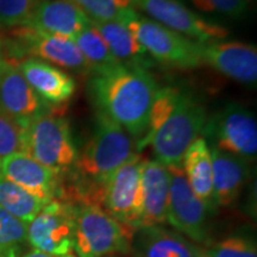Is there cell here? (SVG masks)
Masks as SVG:
<instances>
[{
    "instance_id": "1",
    "label": "cell",
    "mask_w": 257,
    "mask_h": 257,
    "mask_svg": "<svg viewBox=\"0 0 257 257\" xmlns=\"http://www.w3.org/2000/svg\"><path fill=\"white\" fill-rule=\"evenodd\" d=\"M89 94L98 111L119 124L138 143L146 136L159 83L143 67H114L93 75Z\"/></svg>"
},
{
    "instance_id": "2",
    "label": "cell",
    "mask_w": 257,
    "mask_h": 257,
    "mask_svg": "<svg viewBox=\"0 0 257 257\" xmlns=\"http://www.w3.org/2000/svg\"><path fill=\"white\" fill-rule=\"evenodd\" d=\"M134 138L105 113L96 112L88 142L70 168L73 182L67 194L80 204L98 205L107 179L134 155Z\"/></svg>"
},
{
    "instance_id": "3",
    "label": "cell",
    "mask_w": 257,
    "mask_h": 257,
    "mask_svg": "<svg viewBox=\"0 0 257 257\" xmlns=\"http://www.w3.org/2000/svg\"><path fill=\"white\" fill-rule=\"evenodd\" d=\"M117 21L131 31L148 55L157 62L180 69L198 68L202 64L198 42L170 30L134 8L125 10Z\"/></svg>"
},
{
    "instance_id": "4",
    "label": "cell",
    "mask_w": 257,
    "mask_h": 257,
    "mask_svg": "<svg viewBox=\"0 0 257 257\" xmlns=\"http://www.w3.org/2000/svg\"><path fill=\"white\" fill-rule=\"evenodd\" d=\"M207 117L205 105L182 89L174 110L149 144L155 160L166 167L182 165L189 146L202 135Z\"/></svg>"
},
{
    "instance_id": "5",
    "label": "cell",
    "mask_w": 257,
    "mask_h": 257,
    "mask_svg": "<svg viewBox=\"0 0 257 257\" xmlns=\"http://www.w3.org/2000/svg\"><path fill=\"white\" fill-rule=\"evenodd\" d=\"M134 229L111 217L98 205L76 206L75 257H108L127 253Z\"/></svg>"
},
{
    "instance_id": "6",
    "label": "cell",
    "mask_w": 257,
    "mask_h": 257,
    "mask_svg": "<svg viewBox=\"0 0 257 257\" xmlns=\"http://www.w3.org/2000/svg\"><path fill=\"white\" fill-rule=\"evenodd\" d=\"M24 153L61 175L68 172L79 155L68 119L55 113L29 124L24 133Z\"/></svg>"
},
{
    "instance_id": "7",
    "label": "cell",
    "mask_w": 257,
    "mask_h": 257,
    "mask_svg": "<svg viewBox=\"0 0 257 257\" xmlns=\"http://www.w3.org/2000/svg\"><path fill=\"white\" fill-rule=\"evenodd\" d=\"M144 161L141 153H135L124 162L105 182L99 202L111 217L134 230L142 223Z\"/></svg>"
},
{
    "instance_id": "8",
    "label": "cell",
    "mask_w": 257,
    "mask_h": 257,
    "mask_svg": "<svg viewBox=\"0 0 257 257\" xmlns=\"http://www.w3.org/2000/svg\"><path fill=\"white\" fill-rule=\"evenodd\" d=\"M202 136L210 148L253 160L257 154L255 113L238 102H229L207 117Z\"/></svg>"
},
{
    "instance_id": "9",
    "label": "cell",
    "mask_w": 257,
    "mask_h": 257,
    "mask_svg": "<svg viewBox=\"0 0 257 257\" xmlns=\"http://www.w3.org/2000/svg\"><path fill=\"white\" fill-rule=\"evenodd\" d=\"M12 57H34L78 74H91L85 57L72 38L27 27L15 28L8 44Z\"/></svg>"
},
{
    "instance_id": "10",
    "label": "cell",
    "mask_w": 257,
    "mask_h": 257,
    "mask_svg": "<svg viewBox=\"0 0 257 257\" xmlns=\"http://www.w3.org/2000/svg\"><path fill=\"white\" fill-rule=\"evenodd\" d=\"M136 11L198 43L225 40L227 29L193 11L181 0H131Z\"/></svg>"
},
{
    "instance_id": "11",
    "label": "cell",
    "mask_w": 257,
    "mask_h": 257,
    "mask_svg": "<svg viewBox=\"0 0 257 257\" xmlns=\"http://www.w3.org/2000/svg\"><path fill=\"white\" fill-rule=\"evenodd\" d=\"M76 206L51 200L28 224V242L38 251L70 255L75 243Z\"/></svg>"
},
{
    "instance_id": "12",
    "label": "cell",
    "mask_w": 257,
    "mask_h": 257,
    "mask_svg": "<svg viewBox=\"0 0 257 257\" xmlns=\"http://www.w3.org/2000/svg\"><path fill=\"white\" fill-rule=\"evenodd\" d=\"M59 108L44 101L32 89L17 64L0 57V113L27 128L37 118L55 114Z\"/></svg>"
},
{
    "instance_id": "13",
    "label": "cell",
    "mask_w": 257,
    "mask_h": 257,
    "mask_svg": "<svg viewBox=\"0 0 257 257\" xmlns=\"http://www.w3.org/2000/svg\"><path fill=\"white\" fill-rule=\"evenodd\" d=\"M170 174V191L167 221L174 229L195 242L207 239V211L210 208L189 186L182 165L167 167Z\"/></svg>"
},
{
    "instance_id": "14",
    "label": "cell",
    "mask_w": 257,
    "mask_h": 257,
    "mask_svg": "<svg viewBox=\"0 0 257 257\" xmlns=\"http://www.w3.org/2000/svg\"><path fill=\"white\" fill-rule=\"evenodd\" d=\"M201 62L221 75L248 86H256L257 50L255 46L236 41L199 43Z\"/></svg>"
},
{
    "instance_id": "15",
    "label": "cell",
    "mask_w": 257,
    "mask_h": 257,
    "mask_svg": "<svg viewBox=\"0 0 257 257\" xmlns=\"http://www.w3.org/2000/svg\"><path fill=\"white\" fill-rule=\"evenodd\" d=\"M0 174L47 202L55 200L60 192L61 174L25 153L12 154L0 161Z\"/></svg>"
},
{
    "instance_id": "16",
    "label": "cell",
    "mask_w": 257,
    "mask_h": 257,
    "mask_svg": "<svg viewBox=\"0 0 257 257\" xmlns=\"http://www.w3.org/2000/svg\"><path fill=\"white\" fill-rule=\"evenodd\" d=\"M29 85L48 104L61 107L69 101L76 91L72 75L44 61L27 57L17 64Z\"/></svg>"
},
{
    "instance_id": "17",
    "label": "cell",
    "mask_w": 257,
    "mask_h": 257,
    "mask_svg": "<svg viewBox=\"0 0 257 257\" xmlns=\"http://www.w3.org/2000/svg\"><path fill=\"white\" fill-rule=\"evenodd\" d=\"M92 21L69 0H42L23 27L73 38Z\"/></svg>"
},
{
    "instance_id": "18",
    "label": "cell",
    "mask_w": 257,
    "mask_h": 257,
    "mask_svg": "<svg viewBox=\"0 0 257 257\" xmlns=\"http://www.w3.org/2000/svg\"><path fill=\"white\" fill-rule=\"evenodd\" d=\"M143 214L141 229L161 226L167 223L170 174L166 166L156 160H146L142 173Z\"/></svg>"
},
{
    "instance_id": "19",
    "label": "cell",
    "mask_w": 257,
    "mask_h": 257,
    "mask_svg": "<svg viewBox=\"0 0 257 257\" xmlns=\"http://www.w3.org/2000/svg\"><path fill=\"white\" fill-rule=\"evenodd\" d=\"M213 169L214 205L229 206L237 200L249 178L248 161L233 154L210 148Z\"/></svg>"
},
{
    "instance_id": "20",
    "label": "cell",
    "mask_w": 257,
    "mask_h": 257,
    "mask_svg": "<svg viewBox=\"0 0 257 257\" xmlns=\"http://www.w3.org/2000/svg\"><path fill=\"white\" fill-rule=\"evenodd\" d=\"M92 25L104 38L112 55L120 64L147 69L152 66V57L120 21L92 22Z\"/></svg>"
},
{
    "instance_id": "21",
    "label": "cell",
    "mask_w": 257,
    "mask_h": 257,
    "mask_svg": "<svg viewBox=\"0 0 257 257\" xmlns=\"http://www.w3.org/2000/svg\"><path fill=\"white\" fill-rule=\"evenodd\" d=\"M182 168L187 181L197 197L213 207V169L210 146L202 137L193 142L182 160Z\"/></svg>"
},
{
    "instance_id": "22",
    "label": "cell",
    "mask_w": 257,
    "mask_h": 257,
    "mask_svg": "<svg viewBox=\"0 0 257 257\" xmlns=\"http://www.w3.org/2000/svg\"><path fill=\"white\" fill-rule=\"evenodd\" d=\"M142 248L144 257H206L181 234L160 226L144 227Z\"/></svg>"
},
{
    "instance_id": "23",
    "label": "cell",
    "mask_w": 257,
    "mask_h": 257,
    "mask_svg": "<svg viewBox=\"0 0 257 257\" xmlns=\"http://www.w3.org/2000/svg\"><path fill=\"white\" fill-rule=\"evenodd\" d=\"M72 40L85 57L92 76L107 72L120 64L112 55L104 38L93 25L83 29L73 36Z\"/></svg>"
},
{
    "instance_id": "24",
    "label": "cell",
    "mask_w": 257,
    "mask_h": 257,
    "mask_svg": "<svg viewBox=\"0 0 257 257\" xmlns=\"http://www.w3.org/2000/svg\"><path fill=\"white\" fill-rule=\"evenodd\" d=\"M47 204L0 174V206L15 217L29 224Z\"/></svg>"
},
{
    "instance_id": "25",
    "label": "cell",
    "mask_w": 257,
    "mask_h": 257,
    "mask_svg": "<svg viewBox=\"0 0 257 257\" xmlns=\"http://www.w3.org/2000/svg\"><path fill=\"white\" fill-rule=\"evenodd\" d=\"M181 92L182 89L175 87V86H165V87H160L157 89L155 98L153 100L152 108H150L149 123H148L146 136L135 146L137 153H141L149 146L154 135L157 133V130L162 126L167 118L172 113V111L174 110L180 95H181Z\"/></svg>"
},
{
    "instance_id": "26",
    "label": "cell",
    "mask_w": 257,
    "mask_h": 257,
    "mask_svg": "<svg viewBox=\"0 0 257 257\" xmlns=\"http://www.w3.org/2000/svg\"><path fill=\"white\" fill-rule=\"evenodd\" d=\"M92 22L117 21L126 9L133 8L131 0H69Z\"/></svg>"
},
{
    "instance_id": "27",
    "label": "cell",
    "mask_w": 257,
    "mask_h": 257,
    "mask_svg": "<svg viewBox=\"0 0 257 257\" xmlns=\"http://www.w3.org/2000/svg\"><path fill=\"white\" fill-rule=\"evenodd\" d=\"M202 14L226 18L230 21H242L249 12V0H188Z\"/></svg>"
},
{
    "instance_id": "28",
    "label": "cell",
    "mask_w": 257,
    "mask_h": 257,
    "mask_svg": "<svg viewBox=\"0 0 257 257\" xmlns=\"http://www.w3.org/2000/svg\"><path fill=\"white\" fill-rule=\"evenodd\" d=\"M42 0H0V28L23 27Z\"/></svg>"
},
{
    "instance_id": "29",
    "label": "cell",
    "mask_w": 257,
    "mask_h": 257,
    "mask_svg": "<svg viewBox=\"0 0 257 257\" xmlns=\"http://www.w3.org/2000/svg\"><path fill=\"white\" fill-rule=\"evenodd\" d=\"M28 240V223L0 206V246L15 250Z\"/></svg>"
},
{
    "instance_id": "30",
    "label": "cell",
    "mask_w": 257,
    "mask_h": 257,
    "mask_svg": "<svg viewBox=\"0 0 257 257\" xmlns=\"http://www.w3.org/2000/svg\"><path fill=\"white\" fill-rule=\"evenodd\" d=\"M25 128L0 113V161L16 153H24Z\"/></svg>"
},
{
    "instance_id": "31",
    "label": "cell",
    "mask_w": 257,
    "mask_h": 257,
    "mask_svg": "<svg viewBox=\"0 0 257 257\" xmlns=\"http://www.w3.org/2000/svg\"><path fill=\"white\" fill-rule=\"evenodd\" d=\"M206 257H257L256 246L242 237H230L206 252Z\"/></svg>"
},
{
    "instance_id": "32",
    "label": "cell",
    "mask_w": 257,
    "mask_h": 257,
    "mask_svg": "<svg viewBox=\"0 0 257 257\" xmlns=\"http://www.w3.org/2000/svg\"><path fill=\"white\" fill-rule=\"evenodd\" d=\"M23 257H75V255L74 253H70V255H51V253L42 252L38 250H32Z\"/></svg>"
},
{
    "instance_id": "33",
    "label": "cell",
    "mask_w": 257,
    "mask_h": 257,
    "mask_svg": "<svg viewBox=\"0 0 257 257\" xmlns=\"http://www.w3.org/2000/svg\"><path fill=\"white\" fill-rule=\"evenodd\" d=\"M0 257H16L15 250H9L0 246Z\"/></svg>"
},
{
    "instance_id": "34",
    "label": "cell",
    "mask_w": 257,
    "mask_h": 257,
    "mask_svg": "<svg viewBox=\"0 0 257 257\" xmlns=\"http://www.w3.org/2000/svg\"><path fill=\"white\" fill-rule=\"evenodd\" d=\"M0 51H2V42H0ZM2 57V56H0Z\"/></svg>"
},
{
    "instance_id": "35",
    "label": "cell",
    "mask_w": 257,
    "mask_h": 257,
    "mask_svg": "<svg viewBox=\"0 0 257 257\" xmlns=\"http://www.w3.org/2000/svg\"><path fill=\"white\" fill-rule=\"evenodd\" d=\"M249 2H250V3H251V2H252V0H249Z\"/></svg>"
}]
</instances>
